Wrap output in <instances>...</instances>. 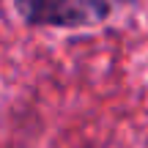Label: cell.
<instances>
[{
  "mask_svg": "<svg viewBox=\"0 0 148 148\" xmlns=\"http://www.w3.org/2000/svg\"><path fill=\"white\" fill-rule=\"evenodd\" d=\"M27 27L82 30L107 22L121 0H11Z\"/></svg>",
  "mask_w": 148,
  "mask_h": 148,
  "instance_id": "obj_1",
  "label": "cell"
}]
</instances>
